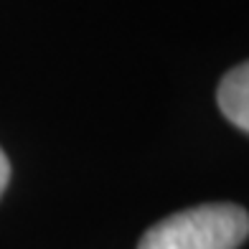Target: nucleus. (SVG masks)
Segmentation results:
<instances>
[{"label": "nucleus", "mask_w": 249, "mask_h": 249, "mask_svg": "<svg viewBox=\"0 0 249 249\" xmlns=\"http://www.w3.org/2000/svg\"><path fill=\"white\" fill-rule=\"evenodd\" d=\"M249 216L236 203H203L158 221L138 249H236L247 242Z\"/></svg>", "instance_id": "obj_1"}, {"label": "nucleus", "mask_w": 249, "mask_h": 249, "mask_svg": "<svg viewBox=\"0 0 249 249\" xmlns=\"http://www.w3.org/2000/svg\"><path fill=\"white\" fill-rule=\"evenodd\" d=\"M216 105L221 107L224 117L236 124L242 132L249 130V66L242 61L226 71L221 84L216 89Z\"/></svg>", "instance_id": "obj_2"}, {"label": "nucleus", "mask_w": 249, "mask_h": 249, "mask_svg": "<svg viewBox=\"0 0 249 249\" xmlns=\"http://www.w3.org/2000/svg\"><path fill=\"white\" fill-rule=\"evenodd\" d=\"M8 180H10V163H8L3 148H0V196H3V191L8 188Z\"/></svg>", "instance_id": "obj_3"}]
</instances>
